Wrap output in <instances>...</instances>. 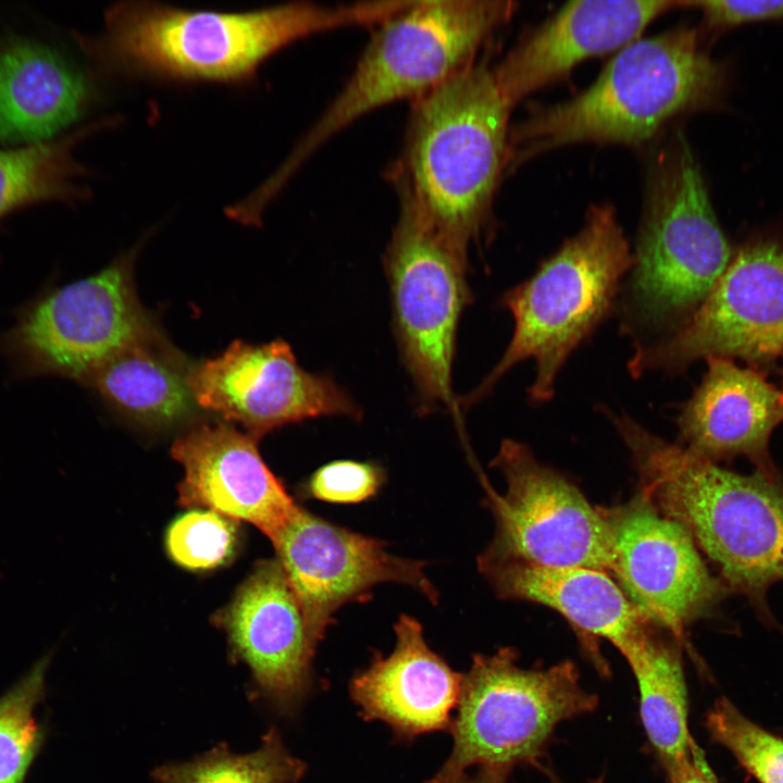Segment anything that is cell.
I'll use <instances>...</instances> for the list:
<instances>
[{"label":"cell","mask_w":783,"mask_h":783,"mask_svg":"<svg viewBox=\"0 0 783 783\" xmlns=\"http://www.w3.org/2000/svg\"><path fill=\"white\" fill-rule=\"evenodd\" d=\"M398 8V1L334 5L301 1L217 12L125 1L105 12L100 35H79L77 40L111 74L170 83L244 84L265 60L300 39L376 25Z\"/></svg>","instance_id":"obj_1"},{"label":"cell","mask_w":783,"mask_h":783,"mask_svg":"<svg viewBox=\"0 0 783 783\" xmlns=\"http://www.w3.org/2000/svg\"><path fill=\"white\" fill-rule=\"evenodd\" d=\"M635 462L642 497L691 534L729 591L775 626L769 588L783 582V474H742L607 411Z\"/></svg>","instance_id":"obj_2"},{"label":"cell","mask_w":783,"mask_h":783,"mask_svg":"<svg viewBox=\"0 0 783 783\" xmlns=\"http://www.w3.org/2000/svg\"><path fill=\"white\" fill-rule=\"evenodd\" d=\"M511 109L493 69L477 61L413 101L393 177L433 226L467 251L488 222L509 159Z\"/></svg>","instance_id":"obj_3"},{"label":"cell","mask_w":783,"mask_h":783,"mask_svg":"<svg viewBox=\"0 0 783 783\" xmlns=\"http://www.w3.org/2000/svg\"><path fill=\"white\" fill-rule=\"evenodd\" d=\"M517 10L505 0H409L378 24L346 84L257 189L270 202L330 139L387 104L412 102L475 61Z\"/></svg>","instance_id":"obj_4"},{"label":"cell","mask_w":783,"mask_h":783,"mask_svg":"<svg viewBox=\"0 0 783 783\" xmlns=\"http://www.w3.org/2000/svg\"><path fill=\"white\" fill-rule=\"evenodd\" d=\"M725 70L693 28L637 39L571 100L540 108L509 133L510 159L580 141L642 144L672 117L713 104Z\"/></svg>","instance_id":"obj_5"},{"label":"cell","mask_w":783,"mask_h":783,"mask_svg":"<svg viewBox=\"0 0 783 783\" xmlns=\"http://www.w3.org/2000/svg\"><path fill=\"white\" fill-rule=\"evenodd\" d=\"M633 254L610 204L592 207L582 229L536 272L502 297L514 321L512 338L481 384L459 400L468 409L485 398L514 365L533 359V402L551 399L572 351L609 313Z\"/></svg>","instance_id":"obj_6"},{"label":"cell","mask_w":783,"mask_h":783,"mask_svg":"<svg viewBox=\"0 0 783 783\" xmlns=\"http://www.w3.org/2000/svg\"><path fill=\"white\" fill-rule=\"evenodd\" d=\"M731 259L699 165L680 139L652 175L623 300L624 333L678 330Z\"/></svg>","instance_id":"obj_7"},{"label":"cell","mask_w":783,"mask_h":783,"mask_svg":"<svg viewBox=\"0 0 783 783\" xmlns=\"http://www.w3.org/2000/svg\"><path fill=\"white\" fill-rule=\"evenodd\" d=\"M399 215L384 254L393 326L401 361L413 383L417 410H447L462 431L452 389L458 325L471 291L468 251L444 236L394 181Z\"/></svg>","instance_id":"obj_8"},{"label":"cell","mask_w":783,"mask_h":783,"mask_svg":"<svg viewBox=\"0 0 783 783\" xmlns=\"http://www.w3.org/2000/svg\"><path fill=\"white\" fill-rule=\"evenodd\" d=\"M518 658L512 647L473 656L450 726L451 754L427 783L451 780L473 766L539 768L557 725L598 707L573 662L525 669Z\"/></svg>","instance_id":"obj_9"},{"label":"cell","mask_w":783,"mask_h":783,"mask_svg":"<svg viewBox=\"0 0 783 783\" xmlns=\"http://www.w3.org/2000/svg\"><path fill=\"white\" fill-rule=\"evenodd\" d=\"M134 253L24 306L0 334V358L17 378L59 376L88 384L110 358L160 331L139 301Z\"/></svg>","instance_id":"obj_10"},{"label":"cell","mask_w":783,"mask_h":783,"mask_svg":"<svg viewBox=\"0 0 783 783\" xmlns=\"http://www.w3.org/2000/svg\"><path fill=\"white\" fill-rule=\"evenodd\" d=\"M493 463L507 490L499 495L485 483L496 536L483 555L546 568L613 570L611 526L572 483L511 439L502 442Z\"/></svg>","instance_id":"obj_11"},{"label":"cell","mask_w":783,"mask_h":783,"mask_svg":"<svg viewBox=\"0 0 783 783\" xmlns=\"http://www.w3.org/2000/svg\"><path fill=\"white\" fill-rule=\"evenodd\" d=\"M783 353V239L743 247L698 309L678 330L636 345L634 377L678 373L701 358L766 362Z\"/></svg>","instance_id":"obj_12"},{"label":"cell","mask_w":783,"mask_h":783,"mask_svg":"<svg viewBox=\"0 0 783 783\" xmlns=\"http://www.w3.org/2000/svg\"><path fill=\"white\" fill-rule=\"evenodd\" d=\"M189 384L200 409L243 425L256 438L309 419L362 415L331 376L302 369L282 339L235 340L217 357L194 364Z\"/></svg>","instance_id":"obj_13"},{"label":"cell","mask_w":783,"mask_h":783,"mask_svg":"<svg viewBox=\"0 0 783 783\" xmlns=\"http://www.w3.org/2000/svg\"><path fill=\"white\" fill-rule=\"evenodd\" d=\"M273 545L308 631L318 644L339 607L380 583L406 584L432 602L438 600L423 562L394 556L382 540L351 532L302 508Z\"/></svg>","instance_id":"obj_14"},{"label":"cell","mask_w":783,"mask_h":783,"mask_svg":"<svg viewBox=\"0 0 783 783\" xmlns=\"http://www.w3.org/2000/svg\"><path fill=\"white\" fill-rule=\"evenodd\" d=\"M605 515L616 546L612 572L621 589L650 622L676 638L730 593L710 573L686 529L642 496Z\"/></svg>","instance_id":"obj_15"},{"label":"cell","mask_w":783,"mask_h":783,"mask_svg":"<svg viewBox=\"0 0 783 783\" xmlns=\"http://www.w3.org/2000/svg\"><path fill=\"white\" fill-rule=\"evenodd\" d=\"M234 658L251 672L253 694L291 714L311 688L318 643L277 560L261 563L220 618Z\"/></svg>","instance_id":"obj_16"},{"label":"cell","mask_w":783,"mask_h":783,"mask_svg":"<svg viewBox=\"0 0 783 783\" xmlns=\"http://www.w3.org/2000/svg\"><path fill=\"white\" fill-rule=\"evenodd\" d=\"M257 442L226 423L201 424L179 437L171 452L185 470L181 504L249 522L273 543L300 507L266 467Z\"/></svg>","instance_id":"obj_17"},{"label":"cell","mask_w":783,"mask_h":783,"mask_svg":"<svg viewBox=\"0 0 783 783\" xmlns=\"http://www.w3.org/2000/svg\"><path fill=\"white\" fill-rule=\"evenodd\" d=\"M675 7L679 1H570L493 69L496 83L513 107L580 62L637 40L650 22Z\"/></svg>","instance_id":"obj_18"},{"label":"cell","mask_w":783,"mask_h":783,"mask_svg":"<svg viewBox=\"0 0 783 783\" xmlns=\"http://www.w3.org/2000/svg\"><path fill=\"white\" fill-rule=\"evenodd\" d=\"M707 361V373L678 417L685 448L712 462L744 456L758 471H778L768 444L783 421L782 391L728 358Z\"/></svg>","instance_id":"obj_19"},{"label":"cell","mask_w":783,"mask_h":783,"mask_svg":"<svg viewBox=\"0 0 783 783\" xmlns=\"http://www.w3.org/2000/svg\"><path fill=\"white\" fill-rule=\"evenodd\" d=\"M395 633L393 652L375 654L349 683L361 716L387 723L403 737L450 729L463 674L428 647L421 624L412 617L401 616Z\"/></svg>","instance_id":"obj_20"},{"label":"cell","mask_w":783,"mask_h":783,"mask_svg":"<svg viewBox=\"0 0 783 783\" xmlns=\"http://www.w3.org/2000/svg\"><path fill=\"white\" fill-rule=\"evenodd\" d=\"M478 569L500 597L547 606L584 633L609 641L623 657L652 633L650 621L604 571L546 568L484 555Z\"/></svg>","instance_id":"obj_21"},{"label":"cell","mask_w":783,"mask_h":783,"mask_svg":"<svg viewBox=\"0 0 783 783\" xmlns=\"http://www.w3.org/2000/svg\"><path fill=\"white\" fill-rule=\"evenodd\" d=\"M94 96L88 76L54 48L15 35L0 39V144L48 140Z\"/></svg>","instance_id":"obj_22"},{"label":"cell","mask_w":783,"mask_h":783,"mask_svg":"<svg viewBox=\"0 0 783 783\" xmlns=\"http://www.w3.org/2000/svg\"><path fill=\"white\" fill-rule=\"evenodd\" d=\"M192 366L158 331L110 358L87 385L130 420L170 427L190 421L200 409L189 384Z\"/></svg>","instance_id":"obj_23"},{"label":"cell","mask_w":783,"mask_h":783,"mask_svg":"<svg viewBox=\"0 0 783 783\" xmlns=\"http://www.w3.org/2000/svg\"><path fill=\"white\" fill-rule=\"evenodd\" d=\"M625 660L637 682L645 733L667 771L696 748L688 731L681 652L652 632Z\"/></svg>","instance_id":"obj_24"},{"label":"cell","mask_w":783,"mask_h":783,"mask_svg":"<svg viewBox=\"0 0 783 783\" xmlns=\"http://www.w3.org/2000/svg\"><path fill=\"white\" fill-rule=\"evenodd\" d=\"M112 122L99 121L59 139L0 149V219L39 202L85 198L88 191L77 179L87 170L74 158V147Z\"/></svg>","instance_id":"obj_25"},{"label":"cell","mask_w":783,"mask_h":783,"mask_svg":"<svg viewBox=\"0 0 783 783\" xmlns=\"http://www.w3.org/2000/svg\"><path fill=\"white\" fill-rule=\"evenodd\" d=\"M306 769L272 726L251 753L235 754L222 743L188 761L159 766L151 775L156 783H297Z\"/></svg>","instance_id":"obj_26"},{"label":"cell","mask_w":783,"mask_h":783,"mask_svg":"<svg viewBox=\"0 0 783 783\" xmlns=\"http://www.w3.org/2000/svg\"><path fill=\"white\" fill-rule=\"evenodd\" d=\"M51 654L42 656L0 696V783H24L45 742L36 707L46 691Z\"/></svg>","instance_id":"obj_27"},{"label":"cell","mask_w":783,"mask_h":783,"mask_svg":"<svg viewBox=\"0 0 783 783\" xmlns=\"http://www.w3.org/2000/svg\"><path fill=\"white\" fill-rule=\"evenodd\" d=\"M705 726L759 783H783V739L746 718L729 699L716 700Z\"/></svg>","instance_id":"obj_28"},{"label":"cell","mask_w":783,"mask_h":783,"mask_svg":"<svg viewBox=\"0 0 783 783\" xmlns=\"http://www.w3.org/2000/svg\"><path fill=\"white\" fill-rule=\"evenodd\" d=\"M236 540L233 521L212 510H192L176 519L166 534V548L185 568H215L232 555Z\"/></svg>","instance_id":"obj_29"},{"label":"cell","mask_w":783,"mask_h":783,"mask_svg":"<svg viewBox=\"0 0 783 783\" xmlns=\"http://www.w3.org/2000/svg\"><path fill=\"white\" fill-rule=\"evenodd\" d=\"M383 478V470L373 462L337 460L313 473L308 490L323 501L358 504L373 497Z\"/></svg>","instance_id":"obj_30"},{"label":"cell","mask_w":783,"mask_h":783,"mask_svg":"<svg viewBox=\"0 0 783 783\" xmlns=\"http://www.w3.org/2000/svg\"><path fill=\"white\" fill-rule=\"evenodd\" d=\"M679 7L696 8L711 30H726L747 23L783 20L782 1H679Z\"/></svg>","instance_id":"obj_31"},{"label":"cell","mask_w":783,"mask_h":783,"mask_svg":"<svg viewBox=\"0 0 783 783\" xmlns=\"http://www.w3.org/2000/svg\"><path fill=\"white\" fill-rule=\"evenodd\" d=\"M667 773L670 783H718L696 748Z\"/></svg>","instance_id":"obj_32"},{"label":"cell","mask_w":783,"mask_h":783,"mask_svg":"<svg viewBox=\"0 0 783 783\" xmlns=\"http://www.w3.org/2000/svg\"><path fill=\"white\" fill-rule=\"evenodd\" d=\"M509 772L499 768H480L474 774H461L446 783H507Z\"/></svg>","instance_id":"obj_33"},{"label":"cell","mask_w":783,"mask_h":783,"mask_svg":"<svg viewBox=\"0 0 783 783\" xmlns=\"http://www.w3.org/2000/svg\"><path fill=\"white\" fill-rule=\"evenodd\" d=\"M545 771H546L547 775L549 776L551 783H562V782L557 778V775L555 774L554 771L547 770V769H546ZM591 783H604V776L601 775V776L593 780Z\"/></svg>","instance_id":"obj_34"},{"label":"cell","mask_w":783,"mask_h":783,"mask_svg":"<svg viewBox=\"0 0 783 783\" xmlns=\"http://www.w3.org/2000/svg\"><path fill=\"white\" fill-rule=\"evenodd\" d=\"M781 391H782V394H783V389H782Z\"/></svg>","instance_id":"obj_35"}]
</instances>
